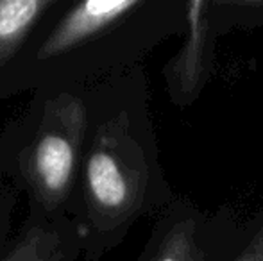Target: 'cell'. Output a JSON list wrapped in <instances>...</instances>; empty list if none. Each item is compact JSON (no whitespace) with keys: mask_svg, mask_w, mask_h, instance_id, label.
<instances>
[{"mask_svg":"<svg viewBox=\"0 0 263 261\" xmlns=\"http://www.w3.org/2000/svg\"><path fill=\"white\" fill-rule=\"evenodd\" d=\"M186 0H59L0 83V101L86 88L142 61L184 31Z\"/></svg>","mask_w":263,"mask_h":261,"instance_id":"cell-2","label":"cell"},{"mask_svg":"<svg viewBox=\"0 0 263 261\" xmlns=\"http://www.w3.org/2000/svg\"><path fill=\"white\" fill-rule=\"evenodd\" d=\"M179 197L159 159L143 65L88 86V129L68 208L84 261H104L138 220Z\"/></svg>","mask_w":263,"mask_h":261,"instance_id":"cell-1","label":"cell"},{"mask_svg":"<svg viewBox=\"0 0 263 261\" xmlns=\"http://www.w3.org/2000/svg\"><path fill=\"white\" fill-rule=\"evenodd\" d=\"M88 129V86L32 91L0 134V174L27 209L68 215Z\"/></svg>","mask_w":263,"mask_h":261,"instance_id":"cell-3","label":"cell"},{"mask_svg":"<svg viewBox=\"0 0 263 261\" xmlns=\"http://www.w3.org/2000/svg\"><path fill=\"white\" fill-rule=\"evenodd\" d=\"M18 192L14 186L0 174V254L11 240V224H13V211L16 206Z\"/></svg>","mask_w":263,"mask_h":261,"instance_id":"cell-9","label":"cell"},{"mask_svg":"<svg viewBox=\"0 0 263 261\" xmlns=\"http://www.w3.org/2000/svg\"><path fill=\"white\" fill-rule=\"evenodd\" d=\"M226 261H263V206L246 218L242 234Z\"/></svg>","mask_w":263,"mask_h":261,"instance_id":"cell-8","label":"cell"},{"mask_svg":"<svg viewBox=\"0 0 263 261\" xmlns=\"http://www.w3.org/2000/svg\"><path fill=\"white\" fill-rule=\"evenodd\" d=\"M59 0H0V83Z\"/></svg>","mask_w":263,"mask_h":261,"instance_id":"cell-7","label":"cell"},{"mask_svg":"<svg viewBox=\"0 0 263 261\" xmlns=\"http://www.w3.org/2000/svg\"><path fill=\"white\" fill-rule=\"evenodd\" d=\"M263 25V0H186L183 45L163 66L166 93L177 108L192 106L210 83L218 38Z\"/></svg>","mask_w":263,"mask_h":261,"instance_id":"cell-4","label":"cell"},{"mask_svg":"<svg viewBox=\"0 0 263 261\" xmlns=\"http://www.w3.org/2000/svg\"><path fill=\"white\" fill-rule=\"evenodd\" d=\"M243 222L229 206L206 209L177 197L156 216L136 261H226Z\"/></svg>","mask_w":263,"mask_h":261,"instance_id":"cell-5","label":"cell"},{"mask_svg":"<svg viewBox=\"0 0 263 261\" xmlns=\"http://www.w3.org/2000/svg\"><path fill=\"white\" fill-rule=\"evenodd\" d=\"M83 242L68 215H45L27 209L16 234L11 236L0 261H77Z\"/></svg>","mask_w":263,"mask_h":261,"instance_id":"cell-6","label":"cell"}]
</instances>
